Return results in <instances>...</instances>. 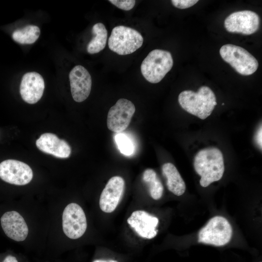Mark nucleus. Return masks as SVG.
<instances>
[{
  "mask_svg": "<svg viewBox=\"0 0 262 262\" xmlns=\"http://www.w3.org/2000/svg\"><path fill=\"white\" fill-rule=\"evenodd\" d=\"M194 166L201 177L200 185L206 187L222 178L225 170L223 154L216 147L202 149L196 155Z\"/></svg>",
  "mask_w": 262,
  "mask_h": 262,
  "instance_id": "nucleus-1",
  "label": "nucleus"
},
{
  "mask_svg": "<svg viewBox=\"0 0 262 262\" xmlns=\"http://www.w3.org/2000/svg\"><path fill=\"white\" fill-rule=\"evenodd\" d=\"M213 92L206 86H201L196 92L185 90L179 95L178 101L182 109L201 119L211 115L217 105Z\"/></svg>",
  "mask_w": 262,
  "mask_h": 262,
  "instance_id": "nucleus-2",
  "label": "nucleus"
},
{
  "mask_svg": "<svg viewBox=\"0 0 262 262\" xmlns=\"http://www.w3.org/2000/svg\"><path fill=\"white\" fill-rule=\"evenodd\" d=\"M173 65V60L170 52L155 49L150 51L143 61L141 71L147 81L156 83L164 78Z\"/></svg>",
  "mask_w": 262,
  "mask_h": 262,
  "instance_id": "nucleus-3",
  "label": "nucleus"
},
{
  "mask_svg": "<svg viewBox=\"0 0 262 262\" xmlns=\"http://www.w3.org/2000/svg\"><path fill=\"white\" fill-rule=\"evenodd\" d=\"M143 43V37L139 32L125 26L114 28L108 39L109 49L120 55L134 52Z\"/></svg>",
  "mask_w": 262,
  "mask_h": 262,
  "instance_id": "nucleus-4",
  "label": "nucleus"
},
{
  "mask_svg": "<svg viewBox=\"0 0 262 262\" xmlns=\"http://www.w3.org/2000/svg\"><path fill=\"white\" fill-rule=\"evenodd\" d=\"M219 52L223 60L242 75H251L258 67L259 64L257 59L241 47L226 44L221 47Z\"/></svg>",
  "mask_w": 262,
  "mask_h": 262,
  "instance_id": "nucleus-5",
  "label": "nucleus"
},
{
  "mask_svg": "<svg viewBox=\"0 0 262 262\" xmlns=\"http://www.w3.org/2000/svg\"><path fill=\"white\" fill-rule=\"evenodd\" d=\"M232 235V229L224 217L216 216L212 218L198 233V242L215 246L228 244Z\"/></svg>",
  "mask_w": 262,
  "mask_h": 262,
  "instance_id": "nucleus-6",
  "label": "nucleus"
},
{
  "mask_svg": "<svg viewBox=\"0 0 262 262\" xmlns=\"http://www.w3.org/2000/svg\"><path fill=\"white\" fill-rule=\"evenodd\" d=\"M63 230L65 235L71 239L82 236L87 228L85 214L82 207L75 203L68 204L62 215Z\"/></svg>",
  "mask_w": 262,
  "mask_h": 262,
  "instance_id": "nucleus-7",
  "label": "nucleus"
},
{
  "mask_svg": "<svg viewBox=\"0 0 262 262\" xmlns=\"http://www.w3.org/2000/svg\"><path fill=\"white\" fill-rule=\"evenodd\" d=\"M260 23L257 14L250 10H243L229 15L225 20L224 26L229 32L250 35L257 31Z\"/></svg>",
  "mask_w": 262,
  "mask_h": 262,
  "instance_id": "nucleus-8",
  "label": "nucleus"
},
{
  "mask_svg": "<svg viewBox=\"0 0 262 262\" xmlns=\"http://www.w3.org/2000/svg\"><path fill=\"white\" fill-rule=\"evenodd\" d=\"M135 111V107L132 102L125 98L119 99L108 112V129L116 133L122 132L129 125Z\"/></svg>",
  "mask_w": 262,
  "mask_h": 262,
  "instance_id": "nucleus-9",
  "label": "nucleus"
},
{
  "mask_svg": "<svg viewBox=\"0 0 262 262\" xmlns=\"http://www.w3.org/2000/svg\"><path fill=\"white\" fill-rule=\"evenodd\" d=\"M33 177L32 169L25 163L8 159L0 163V178L6 182L24 185L29 183Z\"/></svg>",
  "mask_w": 262,
  "mask_h": 262,
  "instance_id": "nucleus-10",
  "label": "nucleus"
},
{
  "mask_svg": "<svg viewBox=\"0 0 262 262\" xmlns=\"http://www.w3.org/2000/svg\"><path fill=\"white\" fill-rule=\"evenodd\" d=\"M69 78L73 99L77 102L85 100L90 95L92 86V79L89 72L83 66L77 65L70 71Z\"/></svg>",
  "mask_w": 262,
  "mask_h": 262,
  "instance_id": "nucleus-11",
  "label": "nucleus"
},
{
  "mask_svg": "<svg viewBox=\"0 0 262 262\" xmlns=\"http://www.w3.org/2000/svg\"><path fill=\"white\" fill-rule=\"evenodd\" d=\"M125 187L124 179L114 176L109 179L99 198L100 209L106 213L113 212L118 206L123 195Z\"/></svg>",
  "mask_w": 262,
  "mask_h": 262,
  "instance_id": "nucleus-12",
  "label": "nucleus"
},
{
  "mask_svg": "<svg viewBox=\"0 0 262 262\" xmlns=\"http://www.w3.org/2000/svg\"><path fill=\"white\" fill-rule=\"evenodd\" d=\"M2 229L10 239L17 242L23 241L28 234V227L23 217L15 211L5 213L0 218Z\"/></svg>",
  "mask_w": 262,
  "mask_h": 262,
  "instance_id": "nucleus-13",
  "label": "nucleus"
},
{
  "mask_svg": "<svg viewBox=\"0 0 262 262\" xmlns=\"http://www.w3.org/2000/svg\"><path fill=\"white\" fill-rule=\"evenodd\" d=\"M45 89L42 76L36 72L25 73L20 85V93L24 101L34 104L42 98Z\"/></svg>",
  "mask_w": 262,
  "mask_h": 262,
  "instance_id": "nucleus-14",
  "label": "nucleus"
},
{
  "mask_svg": "<svg viewBox=\"0 0 262 262\" xmlns=\"http://www.w3.org/2000/svg\"><path fill=\"white\" fill-rule=\"evenodd\" d=\"M127 222L141 237L150 239L157 234L156 227L159 219L144 211L133 212L127 219Z\"/></svg>",
  "mask_w": 262,
  "mask_h": 262,
  "instance_id": "nucleus-15",
  "label": "nucleus"
},
{
  "mask_svg": "<svg viewBox=\"0 0 262 262\" xmlns=\"http://www.w3.org/2000/svg\"><path fill=\"white\" fill-rule=\"evenodd\" d=\"M36 146L41 151L58 158H67L71 154L69 144L51 133L42 134L36 141Z\"/></svg>",
  "mask_w": 262,
  "mask_h": 262,
  "instance_id": "nucleus-16",
  "label": "nucleus"
},
{
  "mask_svg": "<svg viewBox=\"0 0 262 262\" xmlns=\"http://www.w3.org/2000/svg\"><path fill=\"white\" fill-rule=\"evenodd\" d=\"M163 175L166 179L168 190L174 195L180 196L185 191V183L175 165L170 163L164 164L162 167Z\"/></svg>",
  "mask_w": 262,
  "mask_h": 262,
  "instance_id": "nucleus-17",
  "label": "nucleus"
},
{
  "mask_svg": "<svg viewBox=\"0 0 262 262\" xmlns=\"http://www.w3.org/2000/svg\"><path fill=\"white\" fill-rule=\"evenodd\" d=\"M94 37L87 46V51L89 54L97 53L103 50L106 45L108 32L102 23H97L92 27Z\"/></svg>",
  "mask_w": 262,
  "mask_h": 262,
  "instance_id": "nucleus-18",
  "label": "nucleus"
},
{
  "mask_svg": "<svg viewBox=\"0 0 262 262\" xmlns=\"http://www.w3.org/2000/svg\"><path fill=\"white\" fill-rule=\"evenodd\" d=\"M40 30L35 25H28L22 29H17L12 33L13 40L21 44H31L38 38Z\"/></svg>",
  "mask_w": 262,
  "mask_h": 262,
  "instance_id": "nucleus-19",
  "label": "nucleus"
},
{
  "mask_svg": "<svg viewBox=\"0 0 262 262\" xmlns=\"http://www.w3.org/2000/svg\"><path fill=\"white\" fill-rule=\"evenodd\" d=\"M142 178L143 181L148 185L151 197L155 200L159 199L163 195L164 187L155 171L152 169L145 170Z\"/></svg>",
  "mask_w": 262,
  "mask_h": 262,
  "instance_id": "nucleus-20",
  "label": "nucleus"
},
{
  "mask_svg": "<svg viewBox=\"0 0 262 262\" xmlns=\"http://www.w3.org/2000/svg\"><path fill=\"white\" fill-rule=\"evenodd\" d=\"M118 147L123 154L131 155L134 152V147L131 139L125 133H117L115 137Z\"/></svg>",
  "mask_w": 262,
  "mask_h": 262,
  "instance_id": "nucleus-21",
  "label": "nucleus"
},
{
  "mask_svg": "<svg viewBox=\"0 0 262 262\" xmlns=\"http://www.w3.org/2000/svg\"><path fill=\"white\" fill-rule=\"evenodd\" d=\"M109 1L117 8L125 11L132 9L136 2L134 0H109Z\"/></svg>",
  "mask_w": 262,
  "mask_h": 262,
  "instance_id": "nucleus-22",
  "label": "nucleus"
},
{
  "mask_svg": "<svg viewBox=\"0 0 262 262\" xmlns=\"http://www.w3.org/2000/svg\"><path fill=\"white\" fill-rule=\"evenodd\" d=\"M171 2L175 7L179 9H186L192 7L198 0H172Z\"/></svg>",
  "mask_w": 262,
  "mask_h": 262,
  "instance_id": "nucleus-23",
  "label": "nucleus"
},
{
  "mask_svg": "<svg viewBox=\"0 0 262 262\" xmlns=\"http://www.w3.org/2000/svg\"><path fill=\"white\" fill-rule=\"evenodd\" d=\"M262 127L261 126L258 131H257V134L256 135V137H255L256 141L257 144L258 145V146L260 147H261V149H262Z\"/></svg>",
  "mask_w": 262,
  "mask_h": 262,
  "instance_id": "nucleus-24",
  "label": "nucleus"
},
{
  "mask_svg": "<svg viewBox=\"0 0 262 262\" xmlns=\"http://www.w3.org/2000/svg\"><path fill=\"white\" fill-rule=\"evenodd\" d=\"M2 262H18L16 258L12 255L6 256Z\"/></svg>",
  "mask_w": 262,
  "mask_h": 262,
  "instance_id": "nucleus-25",
  "label": "nucleus"
},
{
  "mask_svg": "<svg viewBox=\"0 0 262 262\" xmlns=\"http://www.w3.org/2000/svg\"><path fill=\"white\" fill-rule=\"evenodd\" d=\"M93 262H118L114 260H96L94 261Z\"/></svg>",
  "mask_w": 262,
  "mask_h": 262,
  "instance_id": "nucleus-26",
  "label": "nucleus"
},
{
  "mask_svg": "<svg viewBox=\"0 0 262 262\" xmlns=\"http://www.w3.org/2000/svg\"><path fill=\"white\" fill-rule=\"evenodd\" d=\"M224 105V104L223 103H222V105Z\"/></svg>",
  "mask_w": 262,
  "mask_h": 262,
  "instance_id": "nucleus-27",
  "label": "nucleus"
},
{
  "mask_svg": "<svg viewBox=\"0 0 262 262\" xmlns=\"http://www.w3.org/2000/svg\"></svg>",
  "mask_w": 262,
  "mask_h": 262,
  "instance_id": "nucleus-28",
  "label": "nucleus"
}]
</instances>
